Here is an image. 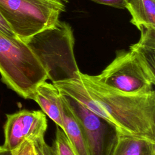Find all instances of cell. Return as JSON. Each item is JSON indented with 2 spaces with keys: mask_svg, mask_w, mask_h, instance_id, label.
Segmentation results:
<instances>
[{
  "mask_svg": "<svg viewBox=\"0 0 155 155\" xmlns=\"http://www.w3.org/2000/svg\"><path fill=\"white\" fill-rule=\"evenodd\" d=\"M87 91L120 134L155 141V91L127 94L110 88L94 76L79 72Z\"/></svg>",
  "mask_w": 155,
  "mask_h": 155,
  "instance_id": "cell-1",
  "label": "cell"
},
{
  "mask_svg": "<svg viewBox=\"0 0 155 155\" xmlns=\"http://www.w3.org/2000/svg\"><path fill=\"white\" fill-rule=\"evenodd\" d=\"M24 41L40 61L51 82L79 78L73 30L67 22L58 20Z\"/></svg>",
  "mask_w": 155,
  "mask_h": 155,
  "instance_id": "cell-2",
  "label": "cell"
},
{
  "mask_svg": "<svg viewBox=\"0 0 155 155\" xmlns=\"http://www.w3.org/2000/svg\"><path fill=\"white\" fill-rule=\"evenodd\" d=\"M0 74L9 88L25 99L39 84L48 80L47 71L25 42L1 33Z\"/></svg>",
  "mask_w": 155,
  "mask_h": 155,
  "instance_id": "cell-3",
  "label": "cell"
},
{
  "mask_svg": "<svg viewBox=\"0 0 155 155\" xmlns=\"http://www.w3.org/2000/svg\"><path fill=\"white\" fill-rule=\"evenodd\" d=\"M64 10L62 3L46 0H0V13L23 41L53 25Z\"/></svg>",
  "mask_w": 155,
  "mask_h": 155,
  "instance_id": "cell-4",
  "label": "cell"
},
{
  "mask_svg": "<svg viewBox=\"0 0 155 155\" xmlns=\"http://www.w3.org/2000/svg\"><path fill=\"white\" fill-rule=\"evenodd\" d=\"M95 78L105 85L127 94L154 90L155 74L151 73L131 51L119 50L113 61Z\"/></svg>",
  "mask_w": 155,
  "mask_h": 155,
  "instance_id": "cell-5",
  "label": "cell"
},
{
  "mask_svg": "<svg viewBox=\"0 0 155 155\" xmlns=\"http://www.w3.org/2000/svg\"><path fill=\"white\" fill-rule=\"evenodd\" d=\"M65 96L81 125L90 155H111L120 133L116 127L79 102Z\"/></svg>",
  "mask_w": 155,
  "mask_h": 155,
  "instance_id": "cell-6",
  "label": "cell"
},
{
  "mask_svg": "<svg viewBox=\"0 0 155 155\" xmlns=\"http://www.w3.org/2000/svg\"><path fill=\"white\" fill-rule=\"evenodd\" d=\"M6 117L2 145L5 149L13 151L26 140L33 142L44 137L47 120L42 111L22 110L6 114Z\"/></svg>",
  "mask_w": 155,
  "mask_h": 155,
  "instance_id": "cell-7",
  "label": "cell"
},
{
  "mask_svg": "<svg viewBox=\"0 0 155 155\" xmlns=\"http://www.w3.org/2000/svg\"><path fill=\"white\" fill-rule=\"evenodd\" d=\"M29 99L35 101L43 113L52 120L56 126L64 130L62 96L57 88L46 81L39 84L31 93Z\"/></svg>",
  "mask_w": 155,
  "mask_h": 155,
  "instance_id": "cell-8",
  "label": "cell"
},
{
  "mask_svg": "<svg viewBox=\"0 0 155 155\" xmlns=\"http://www.w3.org/2000/svg\"><path fill=\"white\" fill-rule=\"evenodd\" d=\"M61 96L63 104V131L67 136L77 155H90L81 125L70 109L65 96L62 94Z\"/></svg>",
  "mask_w": 155,
  "mask_h": 155,
  "instance_id": "cell-9",
  "label": "cell"
},
{
  "mask_svg": "<svg viewBox=\"0 0 155 155\" xmlns=\"http://www.w3.org/2000/svg\"><path fill=\"white\" fill-rule=\"evenodd\" d=\"M111 155H155V141L119 133Z\"/></svg>",
  "mask_w": 155,
  "mask_h": 155,
  "instance_id": "cell-10",
  "label": "cell"
},
{
  "mask_svg": "<svg viewBox=\"0 0 155 155\" xmlns=\"http://www.w3.org/2000/svg\"><path fill=\"white\" fill-rule=\"evenodd\" d=\"M139 41L130 46L141 63L152 74H155V27H142Z\"/></svg>",
  "mask_w": 155,
  "mask_h": 155,
  "instance_id": "cell-11",
  "label": "cell"
},
{
  "mask_svg": "<svg viewBox=\"0 0 155 155\" xmlns=\"http://www.w3.org/2000/svg\"><path fill=\"white\" fill-rule=\"evenodd\" d=\"M125 3L132 17L130 22L139 30L155 27V0H125Z\"/></svg>",
  "mask_w": 155,
  "mask_h": 155,
  "instance_id": "cell-12",
  "label": "cell"
},
{
  "mask_svg": "<svg viewBox=\"0 0 155 155\" xmlns=\"http://www.w3.org/2000/svg\"><path fill=\"white\" fill-rule=\"evenodd\" d=\"M52 147L56 155H77L65 133L58 126Z\"/></svg>",
  "mask_w": 155,
  "mask_h": 155,
  "instance_id": "cell-13",
  "label": "cell"
},
{
  "mask_svg": "<svg viewBox=\"0 0 155 155\" xmlns=\"http://www.w3.org/2000/svg\"><path fill=\"white\" fill-rule=\"evenodd\" d=\"M36 155H56L52 145L47 144L44 138L33 142Z\"/></svg>",
  "mask_w": 155,
  "mask_h": 155,
  "instance_id": "cell-14",
  "label": "cell"
},
{
  "mask_svg": "<svg viewBox=\"0 0 155 155\" xmlns=\"http://www.w3.org/2000/svg\"><path fill=\"white\" fill-rule=\"evenodd\" d=\"M98 4L107 5L117 8H125V0H91Z\"/></svg>",
  "mask_w": 155,
  "mask_h": 155,
  "instance_id": "cell-15",
  "label": "cell"
},
{
  "mask_svg": "<svg viewBox=\"0 0 155 155\" xmlns=\"http://www.w3.org/2000/svg\"><path fill=\"white\" fill-rule=\"evenodd\" d=\"M0 33L9 37H17L0 13Z\"/></svg>",
  "mask_w": 155,
  "mask_h": 155,
  "instance_id": "cell-16",
  "label": "cell"
},
{
  "mask_svg": "<svg viewBox=\"0 0 155 155\" xmlns=\"http://www.w3.org/2000/svg\"><path fill=\"white\" fill-rule=\"evenodd\" d=\"M21 155H36L31 141L26 140L21 145Z\"/></svg>",
  "mask_w": 155,
  "mask_h": 155,
  "instance_id": "cell-17",
  "label": "cell"
},
{
  "mask_svg": "<svg viewBox=\"0 0 155 155\" xmlns=\"http://www.w3.org/2000/svg\"><path fill=\"white\" fill-rule=\"evenodd\" d=\"M14 151H11L5 149L2 145L0 146V155H13Z\"/></svg>",
  "mask_w": 155,
  "mask_h": 155,
  "instance_id": "cell-18",
  "label": "cell"
},
{
  "mask_svg": "<svg viewBox=\"0 0 155 155\" xmlns=\"http://www.w3.org/2000/svg\"><path fill=\"white\" fill-rule=\"evenodd\" d=\"M13 155H21V146L15 151H14Z\"/></svg>",
  "mask_w": 155,
  "mask_h": 155,
  "instance_id": "cell-19",
  "label": "cell"
},
{
  "mask_svg": "<svg viewBox=\"0 0 155 155\" xmlns=\"http://www.w3.org/2000/svg\"><path fill=\"white\" fill-rule=\"evenodd\" d=\"M46 1H50V2H54V3H58V4L62 3L59 0H46Z\"/></svg>",
  "mask_w": 155,
  "mask_h": 155,
  "instance_id": "cell-20",
  "label": "cell"
}]
</instances>
